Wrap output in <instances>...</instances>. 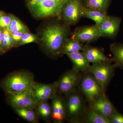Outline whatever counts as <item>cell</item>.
<instances>
[{
    "instance_id": "obj_1",
    "label": "cell",
    "mask_w": 123,
    "mask_h": 123,
    "mask_svg": "<svg viewBox=\"0 0 123 123\" xmlns=\"http://www.w3.org/2000/svg\"><path fill=\"white\" fill-rule=\"evenodd\" d=\"M68 31L59 24L49 26L42 32V41L47 50L54 55L62 53V49L67 38Z\"/></svg>"
},
{
    "instance_id": "obj_2",
    "label": "cell",
    "mask_w": 123,
    "mask_h": 123,
    "mask_svg": "<svg viewBox=\"0 0 123 123\" xmlns=\"http://www.w3.org/2000/svg\"><path fill=\"white\" fill-rule=\"evenodd\" d=\"M34 82L31 74L20 71L13 74L6 78L3 83V86L7 93L20 92L32 90Z\"/></svg>"
},
{
    "instance_id": "obj_3",
    "label": "cell",
    "mask_w": 123,
    "mask_h": 123,
    "mask_svg": "<svg viewBox=\"0 0 123 123\" xmlns=\"http://www.w3.org/2000/svg\"><path fill=\"white\" fill-rule=\"evenodd\" d=\"M65 0H46L29 6L33 15L36 17L43 18L59 16Z\"/></svg>"
},
{
    "instance_id": "obj_4",
    "label": "cell",
    "mask_w": 123,
    "mask_h": 123,
    "mask_svg": "<svg viewBox=\"0 0 123 123\" xmlns=\"http://www.w3.org/2000/svg\"><path fill=\"white\" fill-rule=\"evenodd\" d=\"M116 66L111 62H102L92 64L88 72L93 75L105 91L114 75Z\"/></svg>"
},
{
    "instance_id": "obj_5",
    "label": "cell",
    "mask_w": 123,
    "mask_h": 123,
    "mask_svg": "<svg viewBox=\"0 0 123 123\" xmlns=\"http://www.w3.org/2000/svg\"><path fill=\"white\" fill-rule=\"evenodd\" d=\"M84 8L82 0H65L62 7L61 14L68 24L74 25L82 17Z\"/></svg>"
},
{
    "instance_id": "obj_6",
    "label": "cell",
    "mask_w": 123,
    "mask_h": 123,
    "mask_svg": "<svg viewBox=\"0 0 123 123\" xmlns=\"http://www.w3.org/2000/svg\"><path fill=\"white\" fill-rule=\"evenodd\" d=\"M80 87L90 104L105 93V91L91 74H86L83 77Z\"/></svg>"
},
{
    "instance_id": "obj_7",
    "label": "cell",
    "mask_w": 123,
    "mask_h": 123,
    "mask_svg": "<svg viewBox=\"0 0 123 123\" xmlns=\"http://www.w3.org/2000/svg\"><path fill=\"white\" fill-rule=\"evenodd\" d=\"M10 104L14 108H36L38 103L36 100L32 90L20 92H8Z\"/></svg>"
},
{
    "instance_id": "obj_8",
    "label": "cell",
    "mask_w": 123,
    "mask_h": 123,
    "mask_svg": "<svg viewBox=\"0 0 123 123\" xmlns=\"http://www.w3.org/2000/svg\"><path fill=\"white\" fill-rule=\"evenodd\" d=\"M72 36V38L80 43H86L95 42L101 37L99 27L96 24L77 27Z\"/></svg>"
},
{
    "instance_id": "obj_9",
    "label": "cell",
    "mask_w": 123,
    "mask_h": 123,
    "mask_svg": "<svg viewBox=\"0 0 123 123\" xmlns=\"http://www.w3.org/2000/svg\"><path fill=\"white\" fill-rule=\"evenodd\" d=\"M74 91L68 94L65 105L68 116L70 119L77 121L83 112L84 103L80 95Z\"/></svg>"
},
{
    "instance_id": "obj_10",
    "label": "cell",
    "mask_w": 123,
    "mask_h": 123,
    "mask_svg": "<svg viewBox=\"0 0 123 123\" xmlns=\"http://www.w3.org/2000/svg\"><path fill=\"white\" fill-rule=\"evenodd\" d=\"M58 90V82L50 84H42L35 82L32 91L38 103L53 99Z\"/></svg>"
},
{
    "instance_id": "obj_11",
    "label": "cell",
    "mask_w": 123,
    "mask_h": 123,
    "mask_svg": "<svg viewBox=\"0 0 123 123\" xmlns=\"http://www.w3.org/2000/svg\"><path fill=\"white\" fill-rule=\"evenodd\" d=\"M80 73L73 68L64 74L58 81L59 92L68 94L74 91L80 80Z\"/></svg>"
},
{
    "instance_id": "obj_12",
    "label": "cell",
    "mask_w": 123,
    "mask_h": 123,
    "mask_svg": "<svg viewBox=\"0 0 123 123\" xmlns=\"http://www.w3.org/2000/svg\"><path fill=\"white\" fill-rule=\"evenodd\" d=\"M121 22L120 18L108 15L106 19L98 25L101 37L115 38L118 33Z\"/></svg>"
},
{
    "instance_id": "obj_13",
    "label": "cell",
    "mask_w": 123,
    "mask_h": 123,
    "mask_svg": "<svg viewBox=\"0 0 123 123\" xmlns=\"http://www.w3.org/2000/svg\"><path fill=\"white\" fill-rule=\"evenodd\" d=\"M90 105L91 108L110 120L118 112L105 93L98 97Z\"/></svg>"
},
{
    "instance_id": "obj_14",
    "label": "cell",
    "mask_w": 123,
    "mask_h": 123,
    "mask_svg": "<svg viewBox=\"0 0 123 123\" xmlns=\"http://www.w3.org/2000/svg\"><path fill=\"white\" fill-rule=\"evenodd\" d=\"M81 51L85 55L90 63L113 62L112 58L107 57L102 48L92 47L86 44L84 45Z\"/></svg>"
},
{
    "instance_id": "obj_15",
    "label": "cell",
    "mask_w": 123,
    "mask_h": 123,
    "mask_svg": "<svg viewBox=\"0 0 123 123\" xmlns=\"http://www.w3.org/2000/svg\"><path fill=\"white\" fill-rule=\"evenodd\" d=\"M72 62L73 69L79 72H88L90 63L82 52L66 54Z\"/></svg>"
},
{
    "instance_id": "obj_16",
    "label": "cell",
    "mask_w": 123,
    "mask_h": 123,
    "mask_svg": "<svg viewBox=\"0 0 123 123\" xmlns=\"http://www.w3.org/2000/svg\"><path fill=\"white\" fill-rule=\"evenodd\" d=\"M52 117L58 122L63 121L66 116L65 105L62 99L56 96L53 99Z\"/></svg>"
},
{
    "instance_id": "obj_17",
    "label": "cell",
    "mask_w": 123,
    "mask_h": 123,
    "mask_svg": "<svg viewBox=\"0 0 123 123\" xmlns=\"http://www.w3.org/2000/svg\"><path fill=\"white\" fill-rule=\"evenodd\" d=\"M110 50L113 55L114 64L116 67L123 69V43H113L110 45Z\"/></svg>"
},
{
    "instance_id": "obj_18",
    "label": "cell",
    "mask_w": 123,
    "mask_h": 123,
    "mask_svg": "<svg viewBox=\"0 0 123 123\" xmlns=\"http://www.w3.org/2000/svg\"><path fill=\"white\" fill-rule=\"evenodd\" d=\"M111 0H83L84 7L92 10L107 12Z\"/></svg>"
},
{
    "instance_id": "obj_19",
    "label": "cell",
    "mask_w": 123,
    "mask_h": 123,
    "mask_svg": "<svg viewBox=\"0 0 123 123\" xmlns=\"http://www.w3.org/2000/svg\"><path fill=\"white\" fill-rule=\"evenodd\" d=\"M108 16L107 12L92 10L86 8L85 7L82 13V17L93 20L97 25L102 22Z\"/></svg>"
},
{
    "instance_id": "obj_20",
    "label": "cell",
    "mask_w": 123,
    "mask_h": 123,
    "mask_svg": "<svg viewBox=\"0 0 123 123\" xmlns=\"http://www.w3.org/2000/svg\"><path fill=\"white\" fill-rule=\"evenodd\" d=\"M84 45L82 43L73 38H67L64 43L62 53L66 54L81 51L82 50Z\"/></svg>"
},
{
    "instance_id": "obj_21",
    "label": "cell",
    "mask_w": 123,
    "mask_h": 123,
    "mask_svg": "<svg viewBox=\"0 0 123 123\" xmlns=\"http://www.w3.org/2000/svg\"><path fill=\"white\" fill-rule=\"evenodd\" d=\"M85 120L88 123H111L109 119L91 108L86 113Z\"/></svg>"
},
{
    "instance_id": "obj_22",
    "label": "cell",
    "mask_w": 123,
    "mask_h": 123,
    "mask_svg": "<svg viewBox=\"0 0 123 123\" xmlns=\"http://www.w3.org/2000/svg\"><path fill=\"white\" fill-rule=\"evenodd\" d=\"M17 114L21 117L31 123L37 121V116L33 110L27 108H14Z\"/></svg>"
},
{
    "instance_id": "obj_23",
    "label": "cell",
    "mask_w": 123,
    "mask_h": 123,
    "mask_svg": "<svg viewBox=\"0 0 123 123\" xmlns=\"http://www.w3.org/2000/svg\"><path fill=\"white\" fill-rule=\"evenodd\" d=\"M36 108L38 114L43 118H49L52 114L50 107L46 101L38 103Z\"/></svg>"
},
{
    "instance_id": "obj_24",
    "label": "cell",
    "mask_w": 123,
    "mask_h": 123,
    "mask_svg": "<svg viewBox=\"0 0 123 123\" xmlns=\"http://www.w3.org/2000/svg\"><path fill=\"white\" fill-rule=\"evenodd\" d=\"M11 23L9 26L6 28L10 34L15 31L27 29L26 26L18 18L12 15H11Z\"/></svg>"
},
{
    "instance_id": "obj_25",
    "label": "cell",
    "mask_w": 123,
    "mask_h": 123,
    "mask_svg": "<svg viewBox=\"0 0 123 123\" xmlns=\"http://www.w3.org/2000/svg\"><path fill=\"white\" fill-rule=\"evenodd\" d=\"M37 37L35 35L28 33L27 31L25 32L23 35L20 42L19 44L21 45L31 43L37 41Z\"/></svg>"
},
{
    "instance_id": "obj_26",
    "label": "cell",
    "mask_w": 123,
    "mask_h": 123,
    "mask_svg": "<svg viewBox=\"0 0 123 123\" xmlns=\"http://www.w3.org/2000/svg\"><path fill=\"white\" fill-rule=\"evenodd\" d=\"M11 15H5L3 14L0 17V27L2 28H7L11 23Z\"/></svg>"
},
{
    "instance_id": "obj_27",
    "label": "cell",
    "mask_w": 123,
    "mask_h": 123,
    "mask_svg": "<svg viewBox=\"0 0 123 123\" xmlns=\"http://www.w3.org/2000/svg\"><path fill=\"white\" fill-rule=\"evenodd\" d=\"M26 31H27V29L15 31L11 33V35L13 38L15 44L20 42L23 34Z\"/></svg>"
},
{
    "instance_id": "obj_28",
    "label": "cell",
    "mask_w": 123,
    "mask_h": 123,
    "mask_svg": "<svg viewBox=\"0 0 123 123\" xmlns=\"http://www.w3.org/2000/svg\"><path fill=\"white\" fill-rule=\"evenodd\" d=\"M111 123H123V115L117 112L110 119Z\"/></svg>"
},
{
    "instance_id": "obj_29",
    "label": "cell",
    "mask_w": 123,
    "mask_h": 123,
    "mask_svg": "<svg viewBox=\"0 0 123 123\" xmlns=\"http://www.w3.org/2000/svg\"><path fill=\"white\" fill-rule=\"evenodd\" d=\"M11 34L10 33L7 29H3V31L1 34V39L2 41H4L5 40H8Z\"/></svg>"
},
{
    "instance_id": "obj_30",
    "label": "cell",
    "mask_w": 123,
    "mask_h": 123,
    "mask_svg": "<svg viewBox=\"0 0 123 123\" xmlns=\"http://www.w3.org/2000/svg\"><path fill=\"white\" fill-rule=\"evenodd\" d=\"M44 0H27V5L28 6H29L36 3L42 2Z\"/></svg>"
},
{
    "instance_id": "obj_31",
    "label": "cell",
    "mask_w": 123,
    "mask_h": 123,
    "mask_svg": "<svg viewBox=\"0 0 123 123\" xmlns=\"http://www.w3.org/2000/svg\"><path fill=\"white\" fill-rule=\"evenodd\" d=\"M3 29L0 27V52H1L3 50L2 46V41L1 39V34L3 31Z\"/></svg>"
},
{
    "instance_id": "obj_32",
    "label": "cell",
    "mask_w": 123,
    "mask_h": 123,
    "mask_svg": "<svg viewBox=\"0 0 123 123\" xmlns=\"http://www.w3.org/2000/svg\"><path fill=\"white\" fill-rule=\"evenodd\" d=\"M3 14V13H2V12H1V11H0V17Z\"/></svg>"
}]
</instances>
